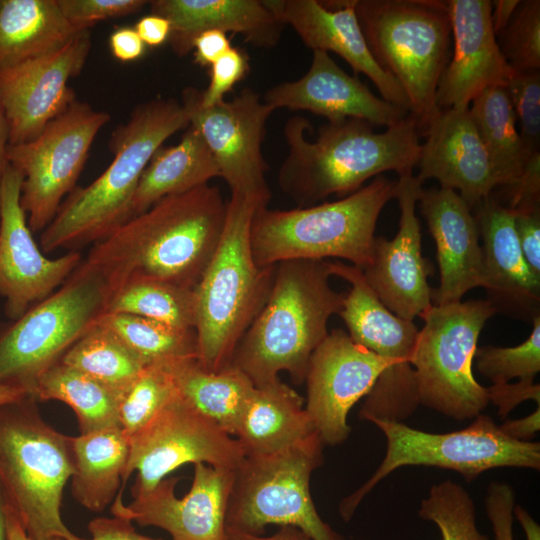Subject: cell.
Here are the masks:
<instances>
[{
	"label": "cell",
	"mask_w": 540,
	"mask_h": 540,
	"mask_svg": "<svg viewBox=\"0 0 540 540\" xmlns=\"http://www.w3.org/2000/svg\"><path fill=\"white\" fill-rule=\"evenodd\" d=\"M416 176L457 192L471 210L498 188L469 107L439 109L425 127Z\"/></svg>",
	"instance_id": "24"
},
{
	"label": "cell",
	"mask_w": 540,
	"mask_h": 540,
	"mask_svg": "<svg viewBox=\"0 0 540 540\" xmlns=\"http://www.w3.org/2000/svg\"><path fill=\"white\" fill-rule=\"evenodd\" d=\"M201 91L188 87L182 105L189 125L207 144L231 193L242 194L268 206L271 191L266 182L268 165L262 154L266 123L274 111L258 93L244 88L230 101L211 107L200 104Z\"/></svg>",
	"instance_id": "16"
},
{
	"label": "cell",
	"mask_w": 540,
	"mask_h": 540,
	"mask_svg": "<svg viewBox=\"0 0 540 540\" xmlns=\"http://www.w3.org/2000/svg\"><path fill=\"white\" fill-rule=\"evenodd\" d=\"M232 48L226 33L209 30L200 33L193 41L194 61L200 66H211Z\"/></svg>",
	"instance_id": "51"
},
{
	"label": "cell",
	"mask_w": 540,
	"mask_h": 540,
	"mask_svg": "<svg viewBox=\"0 0 540 540\" xmlns=\"http://www.w3.org/2000/svg\"><path fill=\"white\" fill-rule=\"evenodd\" d=\"M386 438L385 456L374 474L339 505L349 521L362 500L389 474L404 466H433L460 473L473 481L485 471L500 467L540 469V444L506 436L494 420L479 414L466 428L430 433L402 422L373 419Z\"/></svg>",
	"instance_id": "10"
},
{
	"label": "cell",
	"mask_w": 540,
	"mask_h": 540,
	"mask_svg": "<svg viewBox=\"0 0 540 540\" xmlns=\"http://www.w3.org/2000/svg\"><path fill=\"white\" fill-rule=\"evenodd\" d=\"M355 12L371 55L401 85L409 114L425 129L449 61L447 1L356 0Z\"/></svg>",
	"instance_id": "8"
},
{
	"label": "cell",
	"mask_w": 540,
	"mask_h": 540,
	"mask_svg": "<svg viewBox=\"0 0 540 540\" xmlns=\"http://www.w3.org/2000/svg\"><path fill=\"white\" fill-rule=\"evenodd\" d=\"M65 18L80 30H89L97 22L140 11L145 0H57Z\"/></svg>",
	"instance_id": "44"
},
{
	"label": "cell",
	"mask_w": 540,
	"mask_h": 540,
	"mask_svg": "<svg viewBox=\"0 0 540 540\" xmlns=\"http://www.w3.org/2000/svg\"><path fill=\"white\" fill-rule=\"evenodd\" d=\"M388 367L385 359L341 329L332 330L318 345L306 372L305 409L324 444L337 445L348 438L349 411Z\"/></svg>",
	"instance_id": "19"
},
{
	"label": "cell",
	"mask_w": 540,
	"mask_h": 540,
	"mask_svg": "<svg viewBox=\"0 0 540 540\" xmlns=\"http://www.w3.org/2000/svg\"><path fill=\"white\" fill-rule=\"evenodd\" d=\"M152 14L171 24L169 43L179 56L192 50L202 32L217 30L241 34L247 43L259 48L278 44L284 24L259 0H153Z\"/></svg>",
	"instance_id": "28"
},
{
	"label": "cell",
	"mask_w": 540,
	"mask_h": 540,
	"mask_svg": "<svg viewBox=\"0 0 540 540\" xmlns=\"http://www.w3.org/2000/svg\"><path fill=\"white\" fill-rule=\"evenodd\" d=\"M505 90L516 118L525 154L540 153V70L514 71Z\"/></svg>",
	"instance_id": "43"
},
{
	"label": "cell",
	"mask_w": 540,
	"mask_h": 540,
	"mask_svg": "<svg viewBox=\"0 0 540 540\" xmlns=\"http://www.w3.org/2000/svg\"><path fill=\"white\" fill-rule=\"evenodd\" d=\"M496 40L513 71L540 70V1H520L509 23L496 35Z\"/></svg>",
	"instance_id": "42"
},
{
	"label": "cell",
	"mask_w": 540,
	"mask_h": 540,
	"mask_svg": "<svg viewBox=\"0 0 540 540\" xmlns=\"http://www.w3.org/2000/svg\"><path fill=\"white\" fill-rule=\"evenodd\" d=\"M226 540H312L305 533L293 526H281L271 536L254 535L226 529Z\"/></svg>",
	"instance_id": "55"
},
{
	"label": "cell",
	"mask_w": 540,
	"mask_h": 540,
	"mask_svg": "<svg viewBox=\"0 0 540 540\" xmlns=\"http://www.w3.org/2000/svg\"><path fill=\"white\" fill-rule=\"evenodd\" d=\"M418 514L437 526L442 540H489L477 527L471 496L451 480L430 488L428 496L421 501Z\"/></svg>",
	"instance_id": "40"
},
{
	"label": "cell",
	"mask_w": 540,
	"mask_h": 540,
	"mask_svg": "<svg viewBox=\"0 0 540 540\" xmlns=\"http://www.w3.org/2000/svg\"><path fill=\"white\" fill-rule=\"evenodd\" d=\"M478 372L492 384L513 378L534 380L540 371V316L533 318L530 336L514 347L483 346L476 349Z\"/></svg>",
	"instance_id": "41"
},
{
	"label": "cell",
	"mask_w": 540,
	"mask_h": 540,
	"mask_svg": "<svg viewBox=\"0 0 540 540\" xmlns=\"http://www.w3.org/2000/svg\"><path fill=\"white\" fill-rule=\"evenodd\" d=\"M73 498L91 512H102L122 486L129 439L120 427L73 437Z\"/></svg>",
	"instance_id": "33"
},
{
	"label": "cell",
	"mask_w": 540,
	"mask_h": 540,
	"mask_svg": "<svg viewBox=\"0 0 540 540\" xmlns=\"http://www.w3.org/2000/svg\"><path fill=\"white\" fill-rule=\"evenodd\" d=\"M519 4V0L492 1L491 22L495 36L506 27Z\"/></svg>",
	"instance_id": "56"
},
{
	"label": "cell",
	"mask_w": 540,
	"mask_h": 540,
	"mask_svg": "<svg viewBox=\"0 0 540 540\" xmlns=\"http://www.w3.org/2000/svg\"><path fill=\"white\" fill-rule=\"evenodd\" d=\"M110 118L76 98L35 139L8 146L9 164L23 174L20 204L32 233L42 232L54 219Z\"/></svg>",
	"instance_id": "14"
},
{
	"label": "cell",
	"mask_w": 540,
	"mask_h": 540,
	"mask_svg": "<svg viewBox=\"0 0 540 540\" xmlns=\"http://www.w3.org/2000/svg\"><path fill=\"white\" fill-rule=\"evenodd\" d=\"M84 30L58 50L0 70V106L9 129V145L35 139L75 99L68 86L91 49Z\"/></svg>",
	"instance_id": "18"
},
{
	"label": "cell",
	"mask_w": 540,
	"mask_h": 540,
	"mask_svg": "<svg viewBox=\"0 0 540 540\" xmlns=\"http://www.w3.org/2000/svg\"><path fill=\"white\" fill-rule=\"evenodd\" d=\"M418 202L436 244L440 271V284L432 290V303L459 302L469 290L485 285L474 214L460 195L450 189H422Z\"/></svg>",
	"instance_id": "26"
},
{
	"label": "cell",
	"mask_w": 540,
	"mask_h": 540,
	"mask_svg": "<svg viewBox=\"0 0 540 540\" xmlns=\"http://www.w3.org/2000/svg\"><path fill=\"white\" fill-rule=\"evenodd\" d=\"M469 107L472 120L487 152L498 188L513 185L529 158L525 154L510 99L504 87H490Z\"/></svg>",
	"instance_id": "34"
},
{
	"label": "cell",
	"mask_w": 540,
	"mask_h": 540,
	"mask_svg": "<svg viewBox=\"0 0 540 540\" xmlns=\"http://www.w3.org/2000/svg\"><path fill=\"white\" fill-rule=\"evenodd\" d=\"M33 396L38 402L57 400L70 406L80 434L120 427L119 393L60 361L40 376Z\"/></svg>",
	"instance_id": "35"
},
{
	"label": "cell",
	"mask_w": 540,
	"mask_h": 540,
	"mask_svg": "<svg viewBox=\"0 0 540 540\" xmlns=\"http://www.w3.org/2000/svg\"><path fill=\"white\" fill-rule=\"evenodd\" d=\"M258 200L231 193L219 245L195 286L197 359L209 371L231 364L234 351L264 307L276 265L258 266L250 244Z\"/></svg>",
	"instance_id": "5"
},
{
	"label": "cell",
	"mask_w": 540,
	"mask_h": 540,
	"mask_svg": "<svg viewBox=\"0 0 540 540\" xmlns=\"http://www.w3.org/2000/svg\"><path fill=\"white\" fill-rule=\"evenodd\" d=\"M515 231L527 264L540 277V209L515 214Z\"/></svg>",
	"instance_id": "49"
},
{
	"label": "cell",
	"mask_w": 540,
	"mask_h": 540,
	"mask_svg": "<svg viewBox=\"0 0 540 540\" xmlns=\"http://www.w3.org/2000/svg\"><path fill=\"white\" fill-rule=\"evenodd\" d=\"M30 395L25 389L16 385L0 383V405L16 401Z\"/></svg>",
	"instance_id": "60"
},
{
	"label": "cell",
	"mask_w": 540,
	"mask_h": 540,
	"mask_svg": "<svg viewBox=\"0 0 540 540\" xmlns=\"http://www.w3.org/2000/svg\"><path fill=\"white\" fill-rule=\"evenodd\" d=\"M314 433L304 399L278 378L255 387L235 438L250 457L281 451Z\"/></svg>",
	"instance_id": "29"
},
{
	"label": "cell",
	"mask_w": 540,
	"mask_h": 540,
	"mask_svg": "<svg viewBox=\"0 0 540 540\" xmlns=\"http://www.w3.org/2000/svg\"><path fill=\"white\" fill-rule=\"evenodd\" d=\"M87 528L91 537L83 540H161L139 534L132 521L120 516L97 517Z\"/></svg>",
	"instance_id": "50"
},
{
	"label": "cell",
	"mask_w": 540,
	"mask_h": 540,
	"mask_svg": "<svg viewBox=\"0 0 540 540\" xmlns=\"http://www.w3.org/2000/svg\"><path fill=\"white\" fill-rule=\"evenodd\" d=\"M52 540H64V539H62V538H54Z\"/></svg>",
	"instance_id": "62"
},
{
	"label": "cell",
	"mask_w": 540,
	"mask_h": 540,
	"mask_svg": "<svg viewBox=\"0 0 540 540\" xmlns=\"http://www.w3.org/2000/svg\"><path fill=\"white\" fill-rule=\"evenodd\" d=\"M105 313L132 314L194 329V290L151 278H132L110 294Z\"/></svg>",
	"instance_id": "36"
},
{
	"label": "cell",
	"mask_w": 540,
	"mask_h": 540,
	"mask_svg": "<svg viewBox=\"0 0 540 540\" xmlns=\"http://www.w3.org/2000/svg\"><path fill=\"white\" fill-rule=\"evenodd\" d=\"M176 394L166 365L145 366L119 395V424L128 439L142 430Z\"/></svg>",
	"instance_id": "39"
},
{
	"label": "cell",
	"mask_w": 540,
	"mask_h": 540,
	"mask_svg": "<svg viewBox=\"0 0 540 540\" xmlns=\"http://www.w3.org/2000/svg\"><path fill=\"white\" fill-rule=\"evenodd\" d=\"M329 261L286 260L276 264L270 295L239 341L232 366L255 387L287 372L305 382L310 357L328 335V321L342 308L345 294L330 285Z\"/></svg>",
	"instance_id": "3"
},
{
	"label": "cell",
	"mask_w": 540,
	"mask_h": 540,
	"mask_svg": "<svg viewBox=\"0 0 540 540\" xmlns=\"http://www.w3.org/2000/svg\"><path fill=\"white\" fill-rule=\"evenodd\" d=\"M134 29L145 45L157 47L168 41L171 24L166 18L151 13L140 18Z\"/></svg>",
	"instance_id": "53"
},
{
	"label": "cell",
	"mask_w": 540,
	"mask_h": 540,
	"mask_svg": "<svg viewBox=\"0 0 540 540\" xmlns=\"http://www.w3.org/2000/svg\"><path fill=\"white\" fill-rule=\"evenodd\" d=\"M60 362L104 383L119 395L145 367L99 320L66 351Z\"/></svg>",
	"instance_id": "37"
},
{
	"label": "cell",
	"mask_w": 540,
	"mask_h": 540,
	"mask_svg": "<svg viewBox=\"0 0 540 540\" xmlns=\"http://www.w3.org/2000/svg\"><path fill=\"white\" fill-rule=\"evenodd\" d=\"M0 540H8L6 522V499L0 487Z\"/></svg>",
	"instance_id": "61"
},
{
	"label": "cell",
	"mask_w": 540,
	"mask_h": 540,
	"mask_svg": "<svg viewBox=\"0 0 540 540\" xmlns=\"http://www.w3.org/2000/svg\"><path fill=\"white\" fill-rule=\"evenodd\" d=\"M245 458L239 441L177 394L138 433L129 438L122 486L114 503H123L130 475L137 471L132 496L153 489L178 467L204 463L236 470Z\"/></svg>",
	"instance_id": "15"
},
{
	"label": "cell",
	"mask_w": 540,
	"mask_h": 540,
	"mask_svg": "<svg viewBox=\"0 0 540 540\" xmlns=\"http://www.w3.org/2000/svg\"><path fill=\"white\" fill-rule=\"evenodd\" d=\"M82 31L57 0H0V70L54 52Z\"/></svg>",
	"instance_id": "31"
},
{
	"label": "cell",
	"mask_w": 540,
	"mask_h": 540,
	"mask_svg": "<svg viewBox=\"0 0 540 540\" xmlns=\"http://www.w3.org/2000/svg\"><path fill=\"white\" fill-rule=\"evenodd\" d=\"M310 127L301 116L285 123L289 151L277 178L281 190L301 207L330 195H350L386 171L412 174L417 166L419 127L410 114L381 133L364 120L347 118L320 126L317 138L310 141Z\"/></svg>",
	"instance_id": "2"
},
{
	"label": "cell",
	"mask_w": 540,
	"mask_h": 540,
	"mask_svg": "<svg viewBox=\"0 0 540 540\" xmlns=\"http://www.w3.org/2000/svg\"><path fill=\"white\" fill-rule=\"evenodd\" d=\"M235 470L194 464L188 493L175 494L179 477L164 478L150 491L125 505L113 504L111 513L165 530L172 540H226V512Z\"/></svg>",
	"instance_id": "20"
},
{
	"label": "cell",
	"mask_w": 540,
	"mask_h": 540,
	"mask_svg": "<svg viewBox=\"0 0 540 540\" xmlns=\"http://www.w3.org/2000/svg\"><path fill=\"white\" fill-rule=\"evenodd\" d=\"M422 189L413 173L399 176L395 190L400 209L398 232L392 240L375 237L371 260L362 269L366 282L384 306L411 321L433 305L427 282L430 267L422 256L421 228L416 216Z\"/></svg>",
	"instance_id": "21"
},
{
	"label": "cell",
	"mask_w": 540,
	"mask_h": 540,
	"mask_svg": "<svg viewBox=\"0 0 540 540\" xmlns=\"http://www.w3.org/2000/svg\"><path fill=\"white\" fill-rule=\"evenodd\" d=\"M500 193L504 198H496L515 214L540 209V153L531 157L520 178Z\"/></svg>",
	"instance_id": "46"
},
{
	"label": "cell",
	"mask_w": 540,
	"mask_h": 540,
	"mask_svg": "<svg viewBox=\"0 0 540 540\" xmlns=\"http://www.w3.org/2000/svg\"><path fill=\"white\" fill-rule=\"evenodd\" d=\"M99 322L114 332L145 366L197 358L194 329L177 328L125 313H104Z\"/></svg>",
	"instance_id": "38"
},
{
	"label": "cell",
	"mask_w": 540,
	"mask_h": 540,
	"mask_svg": "<svg viewBox=\"0 0 540 540\" xmlns=\"http://www.w3.org/2000/svg\"><path fill=\"white\" fill-rule=\"evenodd\" d=\"M8 540H33L24 529L14 510L6 502Z\"/></svg>",
	"instance_id": "58"
},
{
	"label": "cell",
	"mask_w": 540,
	"mask_h": 540,
	"mask_svg": "<svg viewBox=\"0 0 540 540\" xmlns=\"http://www.w3.org/2000/svg\"><path fill=\"white\" fill-rule=\"evenodd\" d=\"M329 264L332 275L351 284L338 313L348 335L389 363L365 396L359 418L401 422L420 404L411 363L419 330L413 321L398 317L384 306L361 268L342 262Z\"/></svg>",
	"instance_id": "13"
},
{
	"label": "cell",
	"mask_w": 540,
	"mask_h": 540,
	"mask_svg": "<svg viewBox=\"0 0 540 540\" xmlns=\"http://www.w3.org/2000/svg\"><path fill=\"white\" fill-rule=\"evenodd\" d=\"M453 54L438 83L439 109L469 107L490 87H505L513 74L498 46L491 22L492 1L449 0Z\"/></svg>",
	"instance_id": "22"
},
{
	"label": "cell",
	"mask_w": 540,
	"mask_h": 540,
	"mask_svg": "<svg viewBox=\"0 0 540 540\" xmlns=\"http://www.w3.org/2000/svg\"><path fill=\"white\" fill-rule=\"evenodd\" d=\"M22 181L9 164L0 187V296L11 321L54 293L83 260L78 250L55 259L43 254L20 204Z\"/></svg>",
	"instance_id": "17"
},
{
	"label": "cell",
	"mask_w": 540,
	"mask_h": 540,
	"mask_svg": "<svg viewBox=\"0 0 540 540\" xmlns=\"http://www.w3.org/2000/svg\"><path fill=\"white\" fill-rule=\"evenodd\" d=\"M9 146V129L6 118L0 106V187L7 166V149Z\"/></svg>",
	"instance_id": "59"
},
{
	"label": "cell",
	"mask_w": 540,
	"mask_h": 540,
	"mask_svg": "<svg viewBox=\"0 0 540 540\" xmlns=\"http://www.w3.org/2000/svg\"><path fill=\"white\" fill-rule=\"evenodd\" d=\"M513 513L524 530L526 540H540V526L530 513L520 505L514 507Z\"/></svg>",
	"instance_id": "57"
},
{
	"label": "cell",
	"mask_w": 540,
	"mask_h": 540,
	"mask_svg": "<svg viewBox=\"0 0 540 540\" xmlns=\"http://www.w3.org/2000/svg\"><path fill=\"white\" fill-rule=\"evenodd\" d=\"M496 312L487 299L432 305L420 316L411 360L420 404L457 420L487 407V387L475 379L472 363L482 328Z\"/></svg>",
	"instance_id": "12"
},
{
	"label": "cell",
	"mask_w": 540,
	"mask_h": 540,
	"mask_svg": "<svg viewBox=\"0 0 540 540\" xmlns=\"http://www.w3.org/2000/svg\"><path fill=\"white\" fill-rule=\"evenodd\" d=\"M105 280L82 262L50 296L0 325V383L33 396L40 376L106 312Z\"/></svg>",
	"instance_id": "11"
},
{
	"label": "cell",
	"mask_w": 540,
	"mask_h": 540,
	"mask_svg": "<svg viewBox=\"0 0 540 540\" xmlns=\"http://www.w3.org/2000/svg\"><path fill=\"white\" fill-rule=\"evenodd\" d=\"M323 446L314 433L281 451L245 457L235 470L226 529L264 535L274 524L296 527L312 540H346L320 517L310 492Z\"/></svg>",
	"instance_id": "9"
},
{
	"label": "cell",
	"mask_w": 540,
	"mask_h": 540,
	"mask_svg": "<svg viewBox=\"0 0 540 540\" xmlns=\"http://www.w3.org/2000/svg\"><path fill=\"white\" fill-rule=\"evenodd\" d=\"M284 25H290L305 46L313 51H332L356 74H365L382 99L409 112L401 85L375 61L355 12L356 0H263Z\"/></svg>",
	"instance_id": "23"
},
{
	"label": "cell",
	"mask_w": 540,
	"mask_h": 540,
	"mask_svg": "<svg viewBox=\"0 0 540 540\" xmlns=\"http://www.w3.org/2000/svg\"><path fill=\"white\" fill-rule=\"evenodd\" d=\"M499 428L511 439L523 442L530 441L540 429V406L523 418L505 421L499 425Z\"/></svg>",
	"instance_id": "54"
},
{
	"label": "cell",
	"mask_w": 540,
	"mask_h": 540,
	"mask_svg": "<svg viewBox=\"0 0 540 540\" xmlns=\"http://www.w3.org/2000/svg\"><path fill=\"white\" fill-rule=\"evenodd\" d=\"M396 182L379 175L367 186L332 202L290 210L257 209L250 229L255 263L337 257L364 269L372 257L375 228Z\"/></svg>",
	"instance_id": "7"
},
{
	"label": "cell",
	"mask_w": 540,
	"mask_h": 540,
	"mask_svg": "<svg viewBox=\"0 0 540 540\" xmlns=\"http://www.w3.org/2000/svg\"><path fill=\"white\" fill-rule=\"evenodd\" d=\"M227 200L209 183L171 194L93 244L83 263L110 294L142 277L194 289L221 240Z\"/></svg>",
	"instance_id": "1"
},
{
	"label": "cell",
	"mask_w": 540,
	"mask_h": 540,
	"mask_svg": "<svg viewBox=\"0 0 540 540\" xmlns=\"http://www.w3.org/2000/svg\"><path fill=\"white\" fill-rule=\"evenodd\" d=\"M219 177V170L202 135L189 125L181 140L161 146L144 169L130 204V219L165 196L189 191Z\"/></svg>",
	"instance_id": "30"
},
{
	"label": "cell",
	"mask_w": 540,
	"mask_h": 540,
	"mask_svg": "<svg viewBox=\"0 0 540 540\" xmlns=\"http://www.w3.org/2000/svg\"><path fill=\"white\" fill-rule=\"evenodd\" d=\"M263 101L274 110L309 111L328 122L355 118L374 127H391L409 115L407 110L375 96L358 77L349 75L327 52L319 50L313 51L304 76L271 87Z\"/></svg>",
	"instance_id": "25"
},
{
	"label": "cell",
	"mask_w": 540,
	"mask_h": 540,
	"mask_svg": "<svg viewBox=\"0 0 540 540\" xmlns=\"http://www.w3.org/2000/svg\"><path fill=\"white\" fill-rule=\"evenodd\" d=\"M487 393L489 402L497 406L498 415L502 419L526 400H533L540 406V385L534 383V380L492 384L487 388Z\"/></svg>",
	"instance_id": "48"
},
{
	"label": "cell",
	"mask_w": 540,
	"mask_h": 540,
	"mask_svg": "<svg viewBox=\"0 0 540 540\" xmlns=\"http://www.w3.org/2000/svg\"><path fill=\"white\" fill-rule=\"evenodd\" d=\"M32 395L0 405V487L33 540H83L61 517L74 474L73 437L41 416Z\"/></svg>",
	"instance_id": "6"
},
{
	"label": "cell",
	"mask_w": 540,
	"mask_h": 540,
	"mask_svg": "<svg viewBox=\"0 0 540 540\" xmlns=\"http://www.w3.org/2000/svg\"><path fill=\"white\" fill-rule=\"evenodd\" d=\"M145 46L134 27H117L109 37L112 55L122 62H131L141 58L145 52Z\"/></svg>",
	"instance_id": "52"
},
{
	"label": "cell",
	"mask_w": 540,
	"mask_h": 540,
	"mask_svg": "<svg viewBox=\"0 0 540 540\" xmlns=\"http://www.w3.org/2000/svg\"><path fill=\"white\" fill-rule=\"evenodd\" d=\"M189 126L176 99L156 98L135 107L128 121L113 131L114 154L107 169L86 187H75L41 232L43 253L78 250L95 244L130 219V204L139 179L165 140Z\"/></svg>",
	"instance_id": "4"
},
{
	"label": "cell",
	"mask_w": 540,
	"mask_h": 540,
	"mask_svg": "<svg viewBox=\"0 0 540 540\" xmlns=\"http://www.w3.org/2000/svg\"><path fill=\"white\" fill-rule=\"evenodd\" d=\"M166 366L180 397L235 437L255 389L252 381L232 365L219 371H209L197 358L179 360Z\"/></svg>",
	"instance_id": "32"
},
{
	"label": "cell",
	"mask_w": 540,
	"mask_h": 540,
	"mask_svg": "<svg viewBox=\"0 0 540 540\" xmlns=\"http://www.w3.org/2000/svg\"><path fill=\"white\" fill-rule=\"evenodd\" d=\"M489 301L496 311L509 308L538 316L540 277L527 264L515 231V213L492 194L475 206Z\"/></svg>",
	"instance_id": "27"
},
{
	"label": "cell",
	"mask_w": 540,
	"mask_h": 540,
	"mask_svg": "<svg viewBox=\"0 0 540 540\" xmlns=\"http://www.w3.org/2000/svg\"><path fill=\"white\" fill-rule=\"evenodd\" d=\"M249 69L247 54L232 47L210 66L208 87L201 91L200 104L211 107L224 100V96L242 80Z\"/></svg>",
	"instance_id": "45"
},
{
	"label": "cell",
	"mask_w": 540,
	"mask_h": 540,
	"mask_svg": "<svg viewBox=\"0 0 540 540\" xmlns=\"http://www.w3.org/2000/svg\"><path fill=\"white\" fill-rule=\"evenodd\" d=\"M515 495L506 483L493 482L487 491L485 508L491 522L494 540H513Z\"/></svg>",
	"instance_id": "47"
}]
</instances>
